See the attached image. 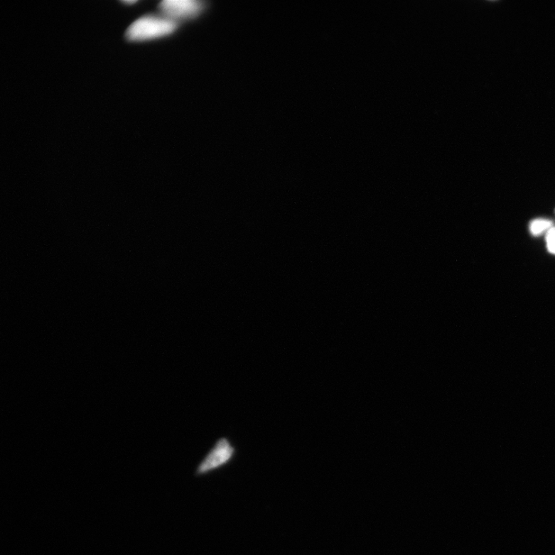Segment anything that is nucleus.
<instances>
[{"label":"nucleus","mask_w":555,"mask_h":555,"mask_svg":"<svg viewBox=\"0 0 555 555\" xmlns=\"http://www.w3.org/2000/svg\"><path fill=\"white\" fill-rule=\"evenodd\" d=\"M546 243L549 251L555 254V227H553L546 235Z\"/></svg>","instance_id":"39448f33"},{"label":"nucleus","mask_w":555,"mask_h":555,"mask_svg":"<svg viewBox=\"0 0 555 555\" xmlns=\"http://www.w3.org/2000/svg\"><path fill=\"white\" fill-rule=\"evenodd\" d=\"M123 3H124L126 5H132L136 4V1H134V0H133V1H124V2L123 1Z\"/></svg>","instance_id":"423d86ee"},{"label":"nucleus","mask_w":555,"mask_h":555,"mask_svg":"<svg viewBox=\"0 0 555 555\" xmlns=\"http://www.w3.org/2000/svg\"><path fill=\"white\" fill-rule=\"evenodd\" d=\"M234 448L229 441L222 438L216 443L214 449L209 453L198 468L199 474L222 466L233 456Z\"/></svg>","instance_id":"7ed1b4c3"},{"label":"nucleus","mask_w":555,"mask_h":555,"mask_svg":"<svg viewBox=\"0 0 555 555\" xmlns=\"http://www.w3.org/2000/svg\"><path fill=\"white\" fill-rule=\"evenodd\" d=\"M553 227V223L548 220L539 218L532 222L530 231L533 235L538 236L544 232H548Z\"/></svg>","instance_id":"20e7f679"},{"label":"nucleus","mask_w":555,"mask_h":555,"mask_svg":"<svg viewBox=\"0 0 555 555\" xmlns=\"http://www.w3.org/2000/svg\"><path fill=\"white\" fill-rule=\"evenodd\" d=\"M161 15L175 21L193 19L205 8L203 2L196 0H165L158 6Z\"/></svg>","instance_id":"f03ea898"},{"label":"nucleus","mask_w":555,"mask_h":555,"mask_svg":"<svg viewBox=\"0 0 555 555\" xmlns=\"http://www.w3.org/2000/svg\"><path fill=\"white\" fill-rule=\"evenodd\" d=\"M178 23L163 16L148 15L135 21L126 31V38L131 42H141L161 38L174 33Z\"/></svg>","instance_id":"f257e3e1"}]
</instances>
